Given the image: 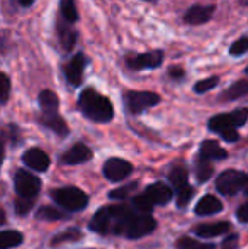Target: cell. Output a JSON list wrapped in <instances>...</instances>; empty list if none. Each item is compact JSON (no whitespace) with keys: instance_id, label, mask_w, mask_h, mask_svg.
<instances>
[{"instance_id":"obj_1","label":"cell","mask_w":248,"mask_h":249,"mask_svg":"<svg viewBox=\"0 0 248 249\" xmlns=\"http://www.w3.org/2000/svg\"><path fill=\"white\" fill-rule=\"evenodd\" d=\"M155 229H156V220L150 213H139L134 210V207L129 205L128 212L117 220L113 234L126 236L129 239H138V237L148 236Z\"/></svg>"},{"instance_id":"obj_2","label":"cell","mask_w":248,"mask_h":249,"mask_svg":"<svg viewBox=\"0 0 248 249\" xmlns=\"http://www.w3.org/2000/svg\"><path fill=\"white\" fill-rule=\"evenodd\" d=\"M78 108L94 122H109L114 117V107L107 97L94 89H85L78 97Z\"/></svg>"},{"instance_id":"obj_3","label":"cell","mask_w":248,"mask_h":249,"mask_svg":"<svg viewBox=\"0 0 248 249\" xmlns=\"http://www.w3.org/2000/svg\"><path fill=\"white\" fill-rule=\"evenodd\" d=\"M247 121H248V110L247 108H238V110L228 112V114H219L211 117L208 122V127L209 131L221 136L225 141L236 142L240 139V134L236 132V129L245 125Z\"/></svg>"},{"instance_id":"obj_4","label":"cell","mask_w":248,"mask_h":249,"mask_svg":"<svg viewBox=\"0 0 248 249\" xmlns=\"http://www.w3.org/2000/svg\"><path fill=\"white\" fill-rule=\"evenodd\" d=\"M51 198L55 200L57 205L70 210V212H78V210L85 209L87 203H89V197H87V194L76 187L57 188V190L51 192Z\"/></svg>"},{"instance_id":"obj_5","label":"cell","mask_w":248,"mask_h":249,"mask_svg":"<svg viewBox=\"0 0 248 249\" xmlns=\"http://www.w3.org/2000/svg\"><path fill=\"white\" fill-rule=\"evenodd\" d=\"M216 188L219 194L228 197L236 194H248V175L235 170L223 171L216 180Z\"/></svg>"},{"instance_id":"obj_6","label":"cell","mask_w":248,"mask_h":249,"mask_svg":"<svg viewBox=\"0 0 248 249\" xmlns=\"http://www.w3.org/2000/svg\"><path fill=\"white\" fill-rule=\"evenodd\" d=\"M160 102V95L155 92H139V90H129L124 93V105L129 114H141L148 108L155 107Z\"/></svg>"},{"instance_id":"obj_7","label":"cell","mask_w":248,"mask_h":249,"mask_svg":"<svg viewBox=\"0 0 248 249\" xmlns=\"http://www.w3.org/2000/svg\"><path fill=\"white\" fill-rule=\"evenodd\" d=\"M14 187L20 198H34L41 190V180L27 170H17L14 175Z\"/></svg>"},{"instance_id":"obj_8","label":"cell","mask_w":248,"mask_h":249,"mask_svg":"<svg viewBox=\"0 0 248 249\" xmlns=\"http://www.w3.org/2000/svg\"><path fill=\"white\" fill-rule=\"evenodd\" d=\"M163 54L162 50H153L148 53H143V54H131L126 56V66L133 71H141V70H153L158 68L163 63Z\"/></svg>"},{"instance_id":"obj_9","label":"cell","mask_w":248,"mask_h":249,"mask_svg":"<svg viewBox=\"0 0 248 249\" xmlns=\"http://www.w3.org/2000/svg\"><path fill=\"white\" fill-rule=\"evenodd\" d=\"M87 58L83 53H76L65 66H63V73H65L66 82L72 87H80L83 80V71H85Z\"/></svg>"},{"instance_id":"obj_10","label":"cell","mask_w":248,"mask_h":249,"mask_svg":"<svg viewBox=\"0 0 248 249\" xmlns=\"http://www.w3.org/2000/svg\"><path fill=\"white\" fill-rule=\"evenodd\" d=\"M133 173L131 163L121 158H111L104 164V177L109 181H123Z\"/></svg>"},{"instance_id":"obj_11","label":"cell","mask_w":248,"mask_h":249,"mask_svg":"<svg viewBox=\"0 0 248 249\" xmlns=\"http://www.w3.org/2000/svg\"><path fill=\"white\" fill-rule=\"evenodd\" d=\"M114 227V213L111 207H102L90 220V229L99 234H109L113 232Z\"/></svg>"},{"instance_id":"obj_12","label":"cell","mask_w":248,"mask_h":249,"mask_svg":"<svg viewBox=\"0 0 248 249\" xmlns=\"http://www.w3.org/2000/svg\"><path fill=\"white\" fill-rule=\"evenodd\" d=\"M214 14V5H192L184 14V22L191 26H201L206 24Z\"/></svg>"},{"instance_id":"obj_13","label":"cell","mask_w":248,"mask_h":249,"mask_svg":"<svg viewBox=\"0 0 248 249\" xmlns=\"http://www.w3.org/2000/svg\"><path fill=\"white\" fill-rule=\"evenodd\" d=\"M22 161L27 168L31 170H36V171H46L50 168V156L44 153L43 149H38V148H33L29 151H26L22 156Z\"/></svg>"},{"instance_id":"obj_14","label":"cell","mask_w":248,"mask_h":249,"mask_svg":"<svg viewBox=\"0 0 248 249\" xmlns=\"http://www.w3.org/2000/svg\"><path fill=\"white\" fill-rule=\"evenodd\" d=\"M143 194H145V197L148 198L153 205H165V203H169L170 200H172V197H173L172 190H170V188L167 187V185H163V183L150 185V187L146 188Z\"/></svg>"},{"instance_id":"obj_15","label":"cell","mask_w":248,"mask_h":249,"mask_svg":"<svg viewBox=\"0 0 248 249\" xmlns=\"http://www.w3.org/2000/svg\"><path fill=\"white\" fill-rule=\"evenodd\" d=\"M92 158V151L87 148L85 144L78 142V144L72 146L66 153H63L61 156V163L63 164H82Z\"/></svg>"},{"instance_id":"obj_16","label":"cell","mask_w":248,"mask_h":249,"mask_svg":"<svg viewBox=\"0 0 248 249\" xmlns=\"http://www.w3.org/2000/svg\"><path fill=\"white\" fill-rule=\"evenodd\" d=\"M228 156L225 149L218 144V141H204L199 148V160L204 161H221Z\"/></svg>"},{"instance_id":"obj_17","label":"cell","mask_w":248,"mask_h":249,"mask_svg":"<svg viewBox=\"0 0 248 249\" xmlns=\"http://www.w3.org/2000/svg\"><path fill=\"white\" fill-rule=\"evenodd\" d=\"M57 33H58V37H60L61 48L66 53H70V51H72V48L75 46L76 37H78V33H76V31L72 27V24L66 22V20H63V22H58Z\"/></svg>"},{"instance_id":"obj_18","label":"cell","mask_w":248,"mask_h":249,"mask_svg":"<svg viewBox=\"0 0 248 249\" xmlns=\"http://www.w3.org/2000/svg\"><path fill=\"white\" fill-rule=\"evenodd\" d=\"M39 121H41V124L46 125L48 129H51L55 134L61 136V138H65V136L68 134V125H66V122L63 121L60 112H53V114H43Z\"/></svg>"},{"instance_id":"obj_19","label":"cell","mask_w":248,"mask_h":249,"mask_svg":"<svg viewBox=\"0 0 248 249\" xmlns=\"http://www.w3.org/2000/svg\"><path fill=\"white\" fill-rule=\"evenodd\" d=\"M223 203L214 195H204L195 205V213L197 215H214V213L221 212Z\"/></svg>"},{"instance_id":"obj_20","label":"cell","mask_w":248,"mask_h":249,"mask_svg":"<svg viewBox=\"0 0 248 249\" xmlns=\"http://www.w3.org/2000/svg\"><path fill=\"white\" fill-rule=\"evenodd\" d=\"M229 224L228 222H214V224H201L194 227V234L199 237H216L221 234H228Z\"/></svg>"},{"instance_id":"obj_21","label":"cell","mask_w":248,"mask_h":249,"mask_svg":"<svg viewBox=\"0 0 248 249\" xmlns=\"http://www.w3.org/2000/svg\"><path fill=\"white\" fill-rule=\"evenodd\" d=\"M39 105L43 114H53V112H58V107H60V99L55 92L51 90H43L39 93Z\"/></svg>"},{"instance_id":"obj_22","label":"cell","mask_w":248,"mask_h":249,"mask_svg":"<svg viewBox=\"0 0 248 249\" xmlns=\"http://www.w3.org/2000/svg\"><path fill=\"white\" fill-rule=\"evenodd\" d=\"M248 95V80H240V82L233 83L231 87L223 92L221 100H236V99H242V97Z\"/></svg>"},{"instance_id":"obj_23","label":"cell","mask_w":248,"mask_h":249,"mask_svg":"<svg viewBox=\"0 0 248 249\" xmlns=\"http://www.w3.org/2000/svg\"><path fill=\"white\" fill-rule=\"evenodd\" d=\"M187 170L184 166H173L172 170H170V173H169V180H170V183L173 185V187L177 188V192L179 190H182V188H186L189 187L187 185Z\"/></svg>"},{"instance_id":"obj_24","label":"cell","mask_w":248,"mask_h":249,"mask_svg":"<svg viewBox=\"0 0 248 249\" xmlns=\"http://www.w3.org/2000/svg\"><path fill=\"white\" fill-rule=\"evenodd\" d=\"M22 241L24 237L19 231H2V234H0V248L2 249L16 248L22 244Z\"/></svg>"},{"instance_id":"obj_25","label":"cell","mask_w":248,"mask_h":249,"mask_svg":"<svg viewBox=\"0 0 248 249\" xmlns=\"http://www.w3.org/2000/svg\"><path fill=\"white\" fill-rule=\"evenodd\" d=\"M60 9H61L63 20H66V22H70V24L78 20V12H76L75 0H61Z\"/></svg>"},{"instance_id":"obj_26","label":"cell","mask_w":248,"mask_h":249,"mask_svg":"<svg viewBox=\"0 0 248 249\" xmlns=\"http://www.w3.org/2000/svg\"><path fill=\"white\" fill-rule=\"evenodd\" d=\"M38 220H46V222H53V220H61L65 219V213L61 210L55 209V207H41L36 212Z\"/></svg>"},{"instance_id":"obj_27","label":"cell","mask_w":248,"mask_h":249,"mask_svg":"<svg viewBox=\"0 0 248 249\" xmlns=\"http://www.w3.org/2000/svg\"><path fill=\"white\" fill-rule=\"evenodd\" d=\"M218 246L214 244H209V243H201V241H195L192 237H180L177 241V249H216Z\"/></svg>"},{"instance_id":"obj_28","label":"cell","mask_w":248,"mask_h":249,"mask_svg":"<svg viewBox=\"0 0 248 249\" xmlns=\"http://www.w3.org/2000/svg\"><path fill=\"white\" fill-rule=\"evenodd\" d=\"M212 166L209 161H204V160H199L197 161V166H195V177H197V180L201 181H208L209 178L212 177Z\"/></svg>"},{"instance_id":"obj_29","label":"cell","mask_w":248,"mask_h":249,"mask_svg":"<svg viewBox=\"0 0 248 249\" xmlns=\"http://www.w3.org/2000/svg\"><path fill=\"white\" fill-rule=\"evenodd\" d=\"M80 237H82V234H80L78 229H68L65 231V232H60L58 236H55L53 239H51V244H63V243H72V241H78Z\"/></svg>"},{"instance_id":"obj_30","label":"cell","mask_w":248,"mask_h":249,"mask_svg":"<svg viewBox=\"0 0 248 249\" xmlns=\"http://www.w3.org/2000/svg\"><path fill=\"white\" fill-rule=\"evenodd\" d=\"M133 207H134V210L139 213H150L153 209V203L145 197V194H139L138 197L133 198Z\"/></svg>"},{"instance_id":"obj_31","label":"cell","mask_w":248,"mask_h":249,"mask_svg":"<svg viewBox=\"0 0 248 249\" xmlns=\"http://www.w3.org/2000/svg\"><path fill=\"white\" fill-rule=\"evenodd\" d=\"M218 83H219L218 76H211V78L201 80V82L195 83L194 90H195V93H204V92H209V90H212L216 85H218Z\"/></svg>"},{"instance_id":"obj_32","label":"cell","mask_w":248,"mask_h":249,"mask_svg":"<svg viewBox=\"0 0 248 249\" xmlns=\"http://www.w3.org/2000/svg\"><path fill=\"white\" fill-rule=\"evenodd\" d=\"M248 51V37H240L238 41L229 46V54L231 56H242Z\"/></svg>"},{"instance_id":"obj_33","label":"cell","mask_w":248,"mask_h":249,"mask_svg":"<svg viewBox=\"0 0 248 249\" xmlns=\"http://www.w3.org/2000/svg\"><path fill=\"white\" fill-rule=\"evenodd\" d=\"M192 197H194V188H192V187L182 188V190L177 192V205H179V207H186L187 203L191 202Z\"/></svg>"},{"instance_id":"obj_34","label":"cell","mask_w":248,"mask_h":249,"mask_svg":"<svg viewBox=\"0 0 248 249\" xmlns=\"http://www.w3.org/2000/svg\"><path fill=\"white\" fill-rule=\"evenodd\" d=\"M134 188H136V183H129L128 187H124V188H116V190H113L109 194V197L113 200H123L124 197H128L129 192L134 190Z\"/></svg>"},{"instance_id":"obj_35","label":"cell","mask_w":248,"mask_h":249,"mask_svg":"<svg viewBox=\"0 0 248 249\" xmlns=\"http://www.w3.org/2000/svg\"><path fill=\"white\" fill-rule=\"evenodd\" d=\"M31 207H33V202H31L29 198H19L16 202V212L19 213V215H26L31 210Z\"/></svg>"},{"instance_id":"obj_36","label":"cell","mask_w":248,"mask_h":249,"mask_svg":"<svg viewBox=\"0 0 248 249\" xmlns=\"http://www.w3.org/2000/svg\"><path fill=\"white\" fill-rule=\"evenodd\" d=\"M0 82H2V104H5L9 100V93H10V80L5 73L0 75Z\"/></svg>"},{"instance_id":"obj_37","label":"cell","mask_w":248,"mask_h":249,"mask_svg":"<svg viewBox=\"0 0 248 249\" xmlns=\"http://www.w3.org/2000/svg\"><path fill=\"white\" fill-rule=\"evenodd\" d=\"M238 248V236L236 234H228L226 239L223 241L221 249H236Z\"/></svg>"},{"instance_id":"obj_38","label":"cell","mask_w":248,"mask_h":249,"mask_svg":"<svg viewBox=\"0 0 248 249\" xmlns=\"http://www.w3.org/2000/svg\"><path fill=\"white\" fill-rule=\"evenodd\" d=\"M236 217H238L240 222H243V224L248 222V202H245L238 210H236Z\"/></svg>"},{"instance_id":"obj_39","label":"cell","mask_w":248,"mask_h":249,"mask_svg":"<svg viewBox=\"0 0 248 249\" xmlns=\"http://www.w3.org/2000/svg\"><path fill=\"white\" fill-rule=\"evenodd\" d=\"M169 76L173 80H182L184 78V70L179 68V66H172V68L169 70Z\"/></svg>"},{"instance_id":"obj_40","label":"cell","mask_w":248,"mask_h":249,"mask_svg":"<svg viewBox=\"0 0 248 249\" xmlns=\"http://www.w3.org/2000/svg\"><path fill=\"white\" fill-rule=\"evenodd\" d=\"M17 3H19L20 7H31L34 3V0H17Z\"/></svg>"},{"instance_id":"obj_41","label":"cell","mask_w":248,"mask_h":249,"mask_svg":"<svg viewBox=\"0 0 248 249\" xmlns=\"http://www.w3.org/2000/svg\"><path fill=\"white\" fill-rule=\"evenodd\" d=\"M240 2H242V3H248V0H240Z\"/></svg>"},{"instance_id":"obj_42","label":"cell","mask_w":248,"mask_h":249,"mask_svg":"<svg viewBox=\"0 0 248 249\" xmlns=\"http://www.w3.org/2000/svg\"><path fill=\"white\" fill-rule=\"evenodd\" d=\"M245 71H247V75H248V66H247V70H245Z\"/></svg>"},{"instance_id":"obj_43","label":"cell","mask_w":248,"mask_h":249,"mask_svg":"<svg viewBox=\"0 0 248 249\" xmlns=\"http://www.w3.org/2000/svg\"><path fill=\"white\" fill-rule=\"evenodd\" d=\"M146 2H153V0H146Z\"/></svg>"}]
</instances>
